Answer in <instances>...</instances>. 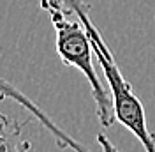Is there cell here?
<instances>
[{
	"label": "cell",
	"mask_w": 155,
	"mask_h": 152,
	"mask_svg": "<svg viewBox=\"0 0 155 152\" xmlns=\"http://www.w3.org/2000/svg\"><path fill=\"white\" fill-rule=\"evenodd\" d=\"M97 143H99V147H101V150L102 152H120L115 145H113V142H111L104 133L97 134Z\"/></svg>",
	"instance_id": "cell-6"
},
{
	"label": "cell",
	"mask_w": 155,
	"mask_h": 152,
	"mask_svg": "<svg viewBox=\"0 0 155 152\" xmlns=\"http://www.w3.org/2000/svg\"><path fill=\"white\" fill-rule=\"evenodd\" d=\"M53 29L57 34L55 48L64 66L74 67L85 76L92 88V97L95 101V113L102 127H111L115 115L113 105L104 85L101 83L94 67V48L87 29L78 18H60L53 19Z\"/></svg>",
	"instance_id": "cell-2"
},
{
	"label": "cell",
	"mask_w": 155,
	"mask_h": 152,
	"mask_svg": "<svg viewBox=\"0 0 155 152\" xmlns=\"http://www.w3.org/2000/svg\"><path fill=\"white\" fill-rule=\"evenodd\" d=\"M79 21L87 29L90 41H92L94 55H95L99 66H101L102 73L106 76L107 83H109L111 97H113L111 105H113L115 120L120 122L125 129H129L134 134L139 140V143L145 147L146 152H155V133H152L148 129L145 106L141 103V99L136 95V92L132 90V85L125 80V76L122 74L109 46L106 44V41L102 39L99 29L94 25V21L90 18V12L81 16Z\"/></svg>",
	"instance_id": "cell-1"
},
{
	"label": "cell",
	"mask_w": 155,
	"mask_h": 152,
	"mask_svg": "<svg viewBox=\"0 0 155 152\" xmlns=\"http://www.w3.org/2000/svg\"><path fill=\"white\" fill-rule=\"evenodd\" d=\"M25 124L0 113V152H28L32 143L23 134Z\"/></svg>",
	"instance_id": "cell-4"
},
{
	"label": "cell",
	"mask_w": 155,
	"mask_h": 152,
	"mask_svg": "<svg viewBox=\"0 0 155 152\" xmlns=\"http://www.w3.org/2000/svg\"><path fill=\"white\" fill-rule=\"evenodd\" d=\"M7 99H9V101H14V103L19 105L23 110H27V112L53 136V140H55L58 149H62V150L71 149L72 152H90L83 143H79L78 140H74L71 134L65 133L64 129H60L57 126V122H53L51 117H49L37 103H34L27 94H23L19 88H16V87L12 85V83H9L5 78L0 76V101H7Z\"/></svg>",
	"instance_id": "cell-3"
},
{
	"label": "cell",
	"mask_w": 155,
	"mask_h": 152,
	"mask_svg": "<svg viewBox=\"0 0 155 152\" xmlns=\"http://www.w3.org/2000/svg\"><path fill=\"white\" fill-rule=\"evenodd\" d=\"M41 9L49 14L51 21L60 18H81L88 14V4L85 0H39Z\"/></svg>",
	"instance_id": "cell-5"
}]
</instances>
